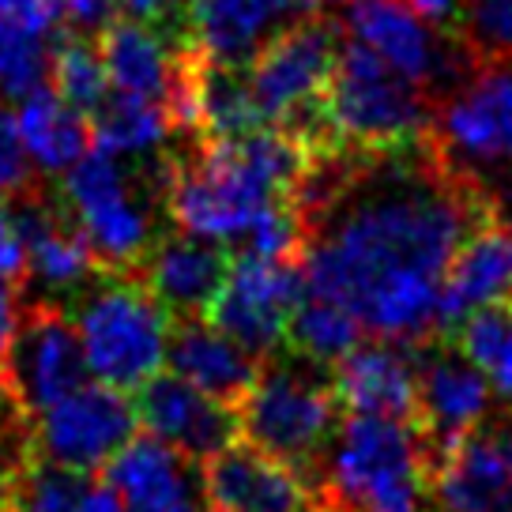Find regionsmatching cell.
<instances>
[{"mask_svg":"<svg viewBox=\"0 0 512 512\" xmlns=\"http://www.w3.org/2000/svg\"><path fill=\"white\" fill-rule=\"evenodd\" d=\"M4 512H121L110 482L80 471H64L31 456L27 464L0 482Z\"/></svg>","mask_w":512,"mask_h":512,"instance_id":"cell-26","label":"cell"},{"mask_svg":"<svg viewBox=\"0 0 512 512\" xmlns=\"http://www.w3.org/2000/svg\"><path fill=\"white\" fill-rule=\"evenodd\" d=\"M490 381L456 347H433L418 358V433L426 460L441 464L448 448L482 426L490 411Z\"/></svg>","mask_w":512,"mask_h":512,"instance_id":"cell-12","label":"cell"},{"mask_svg":"<svg viewBox=\"0 0 512 512\" xmlns=\"http://www.w3.org/2000/svg\"><path fill=\"white\" fill-rule=\"evenodd\" d=\"M95 46L113 95L151 102L170 113L177 83V49H166V42L140 19H113L98 34Z\"/></svg>","mask_w":512,"mask_h":512,"instance_id":"cell-23","label":"cell"},{"mask_svg":"<svg viewBox=\"0 0 512 512\" xmlns=\"http://www.w3.org/2000/svg\"><path fill=\"white\" fill-rule=\"evenodd\" d=\"M8 204L27 245V275H34L42 287L76 290L102 275V264L95 260L76 223L68 219V211L53 208L38 196H16Z\"/></svg>","mask_w":512,"mask_h":512,"instance_id":"cell-21","label":"cell"},{"mask_svg":"<svg viewBox=\"0 0 512 512\" xmlns=\"http://www.w3.org/2000/svg\"><path fill=\"white\" fill-rule=\"evenodd\" d=\"M332 0H298V8H302V16H324V8H328Z\"/></svg>","mask_w":512,"mask_h":512,"instance_id":"cell-40","label":"cell"},{"mask_svg":"<svg viewBox=\"0 0 512 512\" xmlns=\"http://www.w3.org/2000/svg\"><path fill=\"white\" fill-rule=\"evenodd\" d=\"M351 418H388L418 430V358L400 343H362L332 373Z\"/></svg>","mask_w":512,"mask_h":512,"instance_id":"cell-17","label":"cell"},{"mask_svg":"<svg viewBox=\"0 0 512 512\" xmlns=\"http://www.w3.org/2000/svg\"><path fill=\"white\" fill-rule=\"evenodd\" d=\"M305 302L302 260H256L238 256L223 294L215 298L208 324L253 358H272L287 347L290 320Z\"/></svg>","mask_w":512,"mask_h":512,"instance_id":"cell-10","label":"cell"},{"mask_svg":"<svg viewBox=\"0 0 512 512\" xmlns=\"http://www.w3.org/2000/svg\"><path fill=\"white\" fill-rule=\"evenodd\" d=\"M49 91L83 117H95L113 95L98 46L83 34H64L49 53Z\"/></svg>","mask_w":512,"mask_h":512,"instance_id":"cell-28","label":"cell"},{"mask_svg":"<svg viewBox=\"0 0 512 512\" xmlns=\"http://www.w3.org/2000/svg\"><path fill=\"white\" fill-rule=\"evenodd\" d=\"M313 151L275 128L245 140L196 144L162 170L166 211L181 234L200 241L249 238L268 211L298 208Z\"/></svg>","mask_w":512,"mask_h":512,"instance_id":"cell-2","label":"cell"},{"mask_svg":"<svg viewBox=\"0 0 512 512\" xmlns=\"http://www.w3.org/2000/svg\"><path fill=\"white\" fill-rule=\"evenodd\" d=\"M16 125L27 155L42 170H49V174H57V170L68 174L95 147L91 117L76 113L68 102H61V98L53 95L49 87H42V91H34L31 98L19 102Z\"/></svg>","mask_w":512,"mask_h":512,"instance_id":"cell-27","label":"cell"},{"mask_svg":"<svg viewBox=\"0 0 512 512\" xmlns=\"http://www.w3.org/2000/svg\"><path fill=\"white\" fill-rule=\"evenodd\" d=\"M452 347L486 373L494 392L512 396V302L479 309L452 332Z\"/></svg>","mask_w":512,"mask_h":512,"instance_id":"cell-30","label":"cell"},{"mask_svg":"<svg viewBox=\"0 0 512 512\" xmlns=\"http://www.w3.org/2000/svg\"><path fill=\"white\" fill-rule=\"evenodd\" d=\"M234 260L223 245L189 234H166L151 245L147 260L132 279H140L147 294L162 305V313L181 320H208L215 298L223 294Z\"/></svg>","mask_w":512,"mask_h":512,"instance_id":"cell-14","label":"cell"},{"mask_svg":"<svg viewBox=\"0 0 512 512\" xmlns=\"http://www.w3.org/2000/svg\"><path fill=\"white\" fill-rule=\"evenodd\" d=\"M64 4V19L72 23V34H83L87 31H106L113 19V8H117V0H61Z\"/></svg>","mask_w":512,"mask_h":512,"instance_id":"cell-36","label":"cell"},{"mask_svg":"<svg viewBox=\"0 0 512 512\" xmlns=\"http://www.w3.org/2000/svg\"><path fill=\"white\" fill-rule=\"evenodd\" d=\"M106 482L121 512H211L204 467L147 433L106 467Z\"/></svg>","mask_w":512,"mask_h":512,"instance_id":"cell-15","label":"cell"},{"mask_svg":"<svg viewBox=\"0 0 512 512\" xmlns=\"http://www.w3.org/2000/svg\"><path fill=\"white\" fill-rule=\"evenodd\" d=\"M422 23H452L460 16V0H403Z\"/></svg>","mask_w":512,"mask_h":512,"instance_id":"cell-38","label":"cell"},{"mask_svg":"<svg viewBox=\"0 0 512 512\" xmlns=\"http://www.w3.org/2000/svg\"><path fill=\"white\" fill-rule=\"evenodd\" d=\"M136 426V403L125 392H113L106 384H83L80 392L34 418V445L38 460L91 475L98 467H110L136 441Z\"/></svg>","mask_w":512,"mask_h":512,"instance_id":"cell-11","label":"cell"},{"mask_svg":"<svg viewBox=\"0 0 512 512\" xmlns=\"http://www.w3.org/2000/svg\"><path fill=\"white\" fill-rule=\"evenodd\" d=\"M91 132H95V147L110 151V155H147L174 132L170 113L151 106V102H136L125 95H110L106 106L91 117Z\"/></svg>","mask_w":512,"mask_h":512,"instance_id":"cell-31","label":"cell"},{"mask_svg":"<svg viewBox=\"0 0 512 512\" xmlns=\"http://www.w3.org/2000/svg\"><path fill=\"white\" fill-rule=\"evenodd\" d=\"M351 42L366 46L407 83H430L441 68L433 31L403 0H347Z\"/></svg>","mask_w":512,"mask_h":512,"instance_id":"cell-22","label":"cell"},{"mask_svg":"<svg viewBox=\"0 0 512 512\" xmlns=\"http://www.w3.org/2000/svg\"><path fill=\"white\" fill-rule=\"evenodd\" d=\"M204 486L211 512H313L302 475L245 441L204 464Z\"/></svg>","mask_w":512,"mask_h":512,"instance_id":"cell-19","label":"cell"},{"mask_svg":"<svg viewBox=\"0 0 512 512\" xmlns=\"http://www.w3.org/2000/svg\"><path fill=\"white\" fill-rule=\"evenodd\" d=\"M19 309L12 287H0V396H4V377H8V354H12V339H16Z\"/></svg>","mask_w":512,"mask_h":512,"instance_id":"cell-37","label":"cell"},{"mask_svg":"<svg viewBox=\"0 0 512 512\" xmlns=\"http://www.w3.org/2000/svg\"><path fill=\"white\" fill-rule=\"evenodd\" d=\"M445 512H512V422L467 433L433 467Z\"/></svg>","mask_w":512,"mask_h":512,"instance_id":"cell-16","label":"cell"},{"mask_svg":"<svg viewBox=\"0 0 512 512\" xmlns=\"http://www.w3.org/2000/svg\"><path fill=\"white\" fill-rule=\"evenodd\" d=\"M4 400H8V396H4Z\"/></svg>","mask_w":512,"mask_h":512,"instance_id":"cell-41","label":"cell"},{"mask_svg":"<svg viewBox=\"0 0 512 512\" xmlns=\"http://www.w3.org/2000/svg\"><path fill=\"white\" fill-rule=\"evenodd\" d=\"M27 147L19 140L16 113L0 102V200H16L27 196V181H31V166H27Z\"/></svg>","mask_w":512,"mask_h":512,"instance_id":"cell-33","label":"cell"},{"mask_svg":"<svg viewBox=\"0 0 512 512\" xmlns=\"http://www.w3.org/2000/svg\"><path fill=\"white\" fill-rule=\"evenodd\" d=\"M336 415L339 400L332 377L324 366H313L298 354L260 366L249 400L238 407L245 445L287 464L302 479H317L339 433Z\"/></svg>","mask_w":512,"mask_h":512,"instance_id":"cell-5","label":"cell"},{"mask_svg":"<svg viewBox=\"0 0 512 512\" xmlns=\"http://www.w3.org/2000/svg\"><path fill=\"white\" fill-rule=\"evenodd\" d=\"M87 384V362L76 324L53 302H31L19 313L4 396L23 418H42Z\"/></svg>","mask_w":512,"mask_h":512,"instance_id":"cell-9","label":"cell"},{"mask_svg":"<svg viewBox=\"0 0 512 512\" xmlns=\"http://www.w3.org/2000/svg\"><path fill=\"white\" fill-rule=\"evenodd\" d=\"M170 369L174 377L192 384L196 392H204L208 400L234 407L249 400L260 366L245 347L234 339H226L219 328H211L208 320H181L170 332Z\"/></svg>","mask_w":512,"mask_h":512,"instance_id":"cell-20","label":"cell"},{"mask_svg":"<svg viewBox=\"0 0 512 512\" xmlns=\"http://www.w3.org/2000/svg\"><path fill=\"white\" fill-rule=\"evenodd\" d=\"M475 23L486 42L512 53V0H479Z\"/></svg>","mask_w":512,"mask_h":512,"instance_id":"cell-35","label":"cell"},{"mask_svg":"<svg viewBox=\"0 0 512 512\" xmlns=\"http://www.w3.org/2000/svg\"><path fill=\"white\" fill-rule=\"evenodd\" d=\"M317 475L328 512H422L430 460L415 426L347 418Z\"/></svg>","mask_w":512,"mask_h":512,"instance_id":"cell-4","label":"cell"},{"mask_svg":"<svg viewBox=\"0 0 512 512\" xmlns=\"http://www.w3.org/2000/svg\"><path fill=\"white\" fill-rule=\"evenodd\" d=\"M76 336L95 384L140 392L159 377L170 351V317L132 275H98L76 305Z\"/></svg>","mask_w":512,"mask_h":512,"instance_id":"cell-6","label":"cell"},{"mask_svg":"<svg viewBox=\"0 0 512 512\" xmlns=\"http://www.w3.org/2000/svg\"><path fill=\"white\" fill-rule=\"evenodd\" d=\"M287 347L313 366H328V362L339 366L354 347H362V324L347 309L305 294V302L290 320Z\"/></svg>","mask_w":512,"mask_h":512,"instance_id":"cell-29","label":"cell"},{"mask_svg":"<svg viewBox=\"0 0 512 512\" xmlns=\"http://www.w3.org/2000/svg\"><path fill=\"white\" fill-rule=\"evenodd\" d=\"M27 279V245L16 226L12 204L0 200V287H16Z\"/></svg>","mask_w":512,"mask_h":512,"instance_id":"cell-34","label":"cell"},{"mask_svg":"<svg viewBox=\"0 0 512 512\" xmlns=\"http://www.w3.org/2000/svg\"><path fill=\"white\" fill-rule=\"evenodd\" d=\"M328 125L339 151H388L430 136L415 83L396 76L358 42H343L339 49L328 87Z\"/></svg>","mask_w":512,"mask_h":512,"instance_id":"cell-7","label":"cell"},{"mask_svg":"<svg viewBox=\"0 0 512 512\" xmlns=\"http://www.w3.org/2000/svg\"><path fill=\"white\" fill-rule=\"evenodd\" d=\"M117 4H121L125 12H132L140 23H147V19H166L181 0H117Z\"/></svg>","mask_w":512,"mask_h":512,"instance_id":"cell-39","label":"cell"},{"mask_svg":"<svg viewBox=\"0 0 512 512\" xmlns=\"http://www.w3.org/2000/svg\"><path fill=\"white\" fill-rule=\"evenodd\" d=\"M448 140L490 162H512V68H490L445 113Z\"/></svg>","mask_w":512,"mask_h":512,"instance_id":"cell-25","label":"cell"},{"mask_svg":"<svg viewBox=\"0 0 512 512\" xmlns=\"http://www.w3.org/2000/svg\"><path fill=\"white\" fill-rule=\"evenodd\" d=\"M64 204L106 275H136L151 253V219L117 155L91 147L64 174Z\"/></svg>","mask_w":512,"mask_h":512,"instance_id":"cell-8","label":"cell"},{"mask_svg":"<svg viewBox=\"0 0 512 512\" xmlns=\"http://www.w3.org/2000/svg\"><path fill=\"white\" fill-rule=\"evenodd\" d=\"M343 34L328 16H302L256 49L245 76L264 125L309 147L313 155H336L328 125V87L336 76Z\"/></svg>","mask_w":512,"mask_h":512,"instance_id":"cell-3","label":"cell"},{"mask_svg":"<svg viewBox=\"0 0 512 512\" xmlns=\"http://www.w3.org/2000/svg\"><path fill=\"white\" fill-rule=\"evenodd\" d=\"M494 211L433 136L317 155L298 192L305 294L347 309L381 343H422L441 332L452 256Z\"/></svg>","mask_w":512,"mask_h":512,"instance_id":"cell-1","label":"cell"},{"mask_svg":"<svg viewBox=\"0 0 512 512\" xmlns=\"http://www.w3.org/2000/svg\"><path fill=\"white\" fill-rule=\"evenodd\" d=\"M136 418L147 426V437L174 448L192 464H211L230 445H238V411L208 400L174 373H159L136 396Z\"/></svg>","mask_w":512,"mask_h":512,"instance_id":"cell-13","label":"cell"},{"mask_svg":"<svg viewBox=\"0 0 512 512\" xmlns=\"http://www.w3.org/2000/svg\"><path fill=\"white\" fill-rule=\"evenodd\" d=\"M298 0H185V42L226 64H249Z\"/></svg>","mask_w":512,"mask_h":512,"instance_id":"cell-24","label":"cell"},{"mask_svg":"<svg viewBox=\"0 0 512 512\" xmlns=\"http://www.w3.org/2000/svg\"><path fill=\"white\" fill-rule=\"evenodd\" d=\"M512 302V223L490 215L452 256L441 287V332H456L471 313Z\"/></svg>","mask_w":512,"mask_h":512,"instance_id":"cell-18","label":"cell"},{"mask_svg":"<svg viewBox=\"0 0 512 512\" xmlns=\"http://www.w3.org/2000/svg\"><path fill=\"white\" fill-rule=\"evenodd\" d=\"M0 512H4V509H0Z\"/></svg>","mask_w":512,"mask_h":512,"instance_id":"cell-42","label":"cell"},{"mask_svg":"<svg viewBox=\"0 0 512 512\" xmlns=\"http://www.w3.org/2000/svg\"><path fill=\"white\" fill-rule=\"evenodd\" d=\"M49 46L46 34L23 27L16 19L0 16V95L31 98L49 80Z\"/></svg>","mask_w":512,"mask_h":512,"instance_id":"cell-32","label":"cell"}]
</instances>
